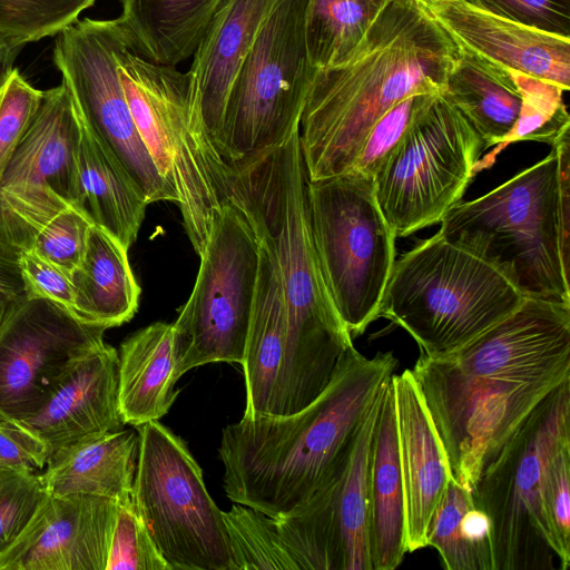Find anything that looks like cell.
I'll return each mask as SVG.
<instances>
[{
  "label": "cell",
  "mask_w": 570,
  "mask_h": 570,
  "mask_svg": "<svg viewBox=\"0 0 570 570\" xmlns=\"http://www.w3.org/2000/svg\"><path fill=\"white\" fill-rule=\"evenodd\" d=\"M117 504L89 494H47L0 552V570H106Z\"/></svg>",
  "instance_id": "cell-18"
},
{
  "label": "cell",
  "mask_w": 570,
  "mask_h": 570,
  "mask_svg": "<svg viewBox=\"0 0 570 570\" xmlns=\"http://www.w3.org/2000/svg\"><path fill=\"white\" fill-rule=\"evenodd\" d=\"M47 494L40 473L0 466V552L18 538Z\"/></svg>",
  "instance_id": "cell-41"
},
{
  "label": "cell",
  "mask_w": 570,
  "mask_h": 570,
  "mask_svg": "<svg viewBox=\"0 0 570 570\" xmlns=\"http://www.w3.org/2000/svg\"><path fill=\"white\" fill-rule=\"evenodd\" d=\"M96 0H0V36L22 46L57 36Z\"/></svg>",
  "instance_id": "cell-36"
},
{
  "label": "cell",
  "mask_w": 570,
  "mask_h": 570,
  "mask_svg": "<svg viewBox=\"0 0 570 570\" xmlns=\"http://www.w3.org/2000/svg\"><path fill=\"white\" fill-rule=\"evenodd\" d=\"M460 48L416 0H391L343 63L316 70L299 120L309 180L351 170L373 125L416 94H442Z\"/></svg>",
  "instance_id": "cell-2"
},
{
  "label": "cell",
  "mask_w": 570,
  "mask_h": 570,
  "mask_svg": "<svg viewBox=\"0 0 570 570\" xmlns=\"http://www.w3.org/2000/svg\"><path fill=\"white\" fill-rule=\"evenodd\" d=\"M76 316L106 328L130 321L138 309L140 287L126 249L102 228L90 227L82 262L72 274Z\"/></svg>",
  "instance_id": "cell-29"
},
{
  "label": "cell",
  "mask_w": 570,
  "mask_h": 570,
  "mask_svg": "<svg viewBox=\"0 0 570 570\" xmlns=\"http://www.w3.org/2000/svg\"><path fill=\"white\" fill-rule=\"evenodd\" d=\"M138 451L137 430L121 429L50 460L40 478L48 494L81 493L124 501L132 497Z\"/></svg>",
  "instance_id": "cell-27"
},
{
  "label": "cell",
  "mask_w": 570,
  "mask_h": 570,
  "mask_svg": "<svg viewBox=\"0 0 570 570\" xmlns=\"http://www.w3.org/2000/svg\"><path fill=\"white\" fill-rule=\"evenodd\" d=\"M222 0H126L121 18L135 52L160 65L189 58Z\"/></svg>",
  "instance_id": "cell-31"
},
{
  "label": "cell",
  "mask_w": 570,
  "mask_h": 570,
  "mask_svg": "<svg viewBox=\"0 0 570 570\" xmlns=\"http://www.w3.org/2000/svg\"><path fill=\"white\" fill-rule=\"evenodd\" d=\"M6 79H7V76L0 78V97H1V92L3 89L4 82H6Z\"/></svg>",
  "instance_id": "cell-49"
},
{
  "label": "cell",
  "mask_w": 570,
  "mask_h": 570,
  "mask_svg": "<svg viewBox=\"0 0 570 570\" xmlns=\"http://www.w3.org/2000/svg\"><path fill=\"white\" fill-rule=\"evenodd\" d=\"M446 570H493L491 523L473 503L471 491L453 479L428 534Z\"/></svg>",
  "instance_id": "cell-32"
},
{
  "label": "cell",
  "mask_w": 570,
  "mask_h": 570,
  "mask_svg": "<svg viewBox=\"0 0 570 570\" xmlns=\"http://www.w3.org/2000/svg\"><path fill=\"white\" fill-rule=\"evenodd\" d=\"M312 235L334 306L351 336L380 317L395 262L396 234L374 180L356 171L309 180Z\"/></svg>",
  "instance_id": "cell-8"
},
{
  "label": "cell",
  "mask_w": 570,
  "mask_h": 570,
  "mask_svg": "<svg viewBox=\"0 0 570 570\" xmlns=\"http://www.w3.org/2000/svg\"><path fill=\"white\" fill-rule=\"evenodd\" d=\"M49 460L47 444L20 422L0 420V466L41 473Z\"/></svg>",
  "instance_id": "cell-45"
},
{
  "label": "cell",
  "mask_w": 570,
  "mask_h": 570,
  "mask_svg": "<svg viewBox=\"0 0 570 570\" xmlns=\"http://www.w3.org/2000/svg\"><path fill=\"white\" fill-rule=\"evenodd\" d=\"M131 33L116 51L120 83L139 136L175 195L186 234L200 256L226 199L227 161L194 104L187 72L135 52Z\"/></svg>",
  "instance_id": "cell-6"
},
{
  "label": "cell",
  "mask_w": 570,
  "mask_h": 570,
  "mask_svg": "<svg viewBox=\"0 0 570 570\" xmlns=\"http://www.w3.org/2000/svg\"><path fill=\"white\" fill-rule=\"evenodd\" d=\"M223 519L232 570H298L274 517L233 503L228 511H223Z\"/></svg>",
  "instance_id": "cell-35"
},
{
  "label": "cell",
  "mask_w": 570,
  "mask_h": 570,
  "mask_svg": "<svg viewBox=\"0 0 570 570\" xmlns=\"http://www.w3.org/2000/svg\"><path fill=\"white\" fill-rule=\"evenodd\" d=\"M122 4L126 2V0H119Z\"/></svg>",
  "instance_id": "cell-50"
},
{
  "label": "cell",
  "mask_w": 570,
  "mask_h": 570,
  "mask_svg": "<svg viewBox=\"0 0 570 570\" xmlns=\"http://www.w3.org/2000/svg\"><path fill=\"white\" fill-rule=\"evenodd\" d=\"M391 0H306L304 37L316 71L346 61Z\"/></svg>",
  "instance_id": "cell-33"
},
{
  "label": "cell",
  "mask_w": 570,
  "mask_h": 570,
  "mask_svg": "<svg viewBox=\"0 0 570 570\" xmlns=\"http://www.w3.org/2000/svg\"><path fill=\"white\" fill-rule=\"evenodd\" d=\"M259 240V266L242 362L246 386L243 416L284 414L286 308L274 258Z\"/></svg>",
  "instance_id": "cell-24"
},
{
  "label": "cell",
  "mask_w": 570,
  "mask_h": 570,
  "mask_svg": "<svg viewBox=\"0 0 570 570\" xmlns=\"http://www.w3.org/2000/svg\"><path fill=\"white\" fill-rule=\"evenodd\" d=\"M382 389L364 417L347 462L307 501L277 517L285 544L311 569L373 570L370 463Z\"/></svg>",
  "instance_id": "cell-16"
},
{
  "label": "cell",
  "mask_w": 570,
  "mask_h": 570,
  "mask_svg": "<svg viewBox=\"0 0 570 570\" xmlns=\"http://www.w3.org/2000/svg\"><path fill=\"white\" fill-rule=\"evenodd\" d=\"M119 406L125 424L158 421L179 390L171 324L153 323L128 336L118 353Z\"/></svg>",
  "instance_id": "cell-26"
},
{
  "label": "cell",
  "mask_w": 570,
  "mask_h": 570,
  "mask_svg": "<svg viewBox=\"0 0 570 570\" xmlns=\"http://www.w3.org/2000/svg\"><path fill=\"white\" fill-rule=\"evenodd\" d=\"M193 292L174 333L176 374L215 362L242 364L259 266V240L245 214L225 199Z\"/></svg>",
  "instance_id": "cell-11"
},
{
  "label": "cell",
  "mask_w": 570,
  "mask_h": 570,
  "mask_svg": "<svg viewBox=\"0 0 570 570\" xmlns=\"http://www.w3.org/2000/svg\"><path fill=\"white\" fill-rule=\"evenodd\" d=\"M525 296L497 266L440 232L395 259L380 308L431 358L449 356Z\"/></svg>",
  "instance_id": "cell-5"
},
{
  "label": "cell",
  "mask_w": 570,
  "mask_h": 570,
  "mask_svg": "<svg viewBox=\"0 0 570 570\" xmlns=\"http://www.w3.org/2000/svg\"><path fill=\"white\" fill-rule=\"evenodd\" d=\"M417 2H420L421 4L425 6L428 3H431V2H435V1H446V0H416ZM466 1V0H465Z\"/></svg>",
  "instance_id": "cell-48"
},
{
  "label": "cell",
  "mask_w": 570,
  "mask_h": 570,
  "mask_svg": "<svg viewBox=\"0 0 570 570\" xmlns=\"http://www.w3.org/2000/svg\"><path fill=\"white\" fill-rule=\"evenodd\" d=\"M482 150L471 124L439 95L373 177L396 237L440 223L461 202Z\"/></svg>",
  "instance_id": "cell-12"
},
{
  "label": "cell",
  "mask_w": 570,
  "mask_h": 570,
  "mask_svg": "<svg viewBox=\"0 0 570 570\" xmlns=\"http://www.w3.org/2000/svg\"><path fill=\"white\" fill-rule=\"evenodd\" d=\"M401 458L407 552L428 547L434 515L452 479L445 450L410 368L391 377Z\"/></svg>",
  "instance_id": "cell-22"
},
{
  "label": "cell",
  "mask_w": 570,
  "mask_h": 570,
  "mask_svg": "<svg viewBox=\"0 0 570 570\" xmlns=\"http://www.w3.org/2000/svg\"><path fill=\"white\" fill-rule=\"evenodd\" d=\"M127 33L121 17L78 19L57 35L53 63L80 118L116 155L148 203H175L139 136L118 76L116 51Z\"/></svg>",
  "instance_id": "cell-14"
},
{
  "label": "cell",
  "mask_w": 570,
  "mask_h": 570,
  "mask_svg": "<svg viewBox=\"0 0 570 570\" xmlns=\"http://www.w3.org/2000/svg\"><path fill=\"white\" fill-rule=\"evenodd\" d=\"M521 95L518 119L511 131L492 151L479 159L474 174L490 168L510 144L538 141L554 146L569 136L570 116L563 101L564 90L556 83L510 70Z\"/></svg>",
  "instance_id": "cell-34"
},
{
  "label": "cell",
  "mask_w": 570,
  "mask_h": 570,
  "mask_svg": "<svg viewBox=\"0 0 570 570\" xmlns=\"http://www.w3.org/2000/svg\"><path fill=\"white\" fill-rule=\"evenodd\" d=\"M19 265L26 295L48 299L76 315L73 285L62 271L32 249L20 254Z\"/></svg>",
  "instance_id": "cell-44"
},
{
  "label": "cell",
  "mask_w": 570,
  "mask_h": 570,
  "mask_svg": "<svg viewBox=\"0 0 570 570\" xmlns=\"http://www.w3.org/2000/svg\"><path fill=\"white\" fill-rule=\"evenodd\" d=\"M543 511L561 570L570 567V441L550 458L543 481Z\"/></svg>",
  "instance_id": "cell-42"
},
{
  "label": "cell",
  "mask_w": 570,
  "mask_h": 570,
  "mask_svg": "<svg viewBox=\"0 0 570 570\" xmlns=\"http://www.w3.org/2000/svg\"><path fill=\"white\" fill-rule=\"evenodd\" d=\"M92 225L83 212L68 207L39 230L30 249L71 279L82 262Z\"/></svg>",
  "instance_id": "cell-39"
},
{
  "label": "cell",
  "mask_w": 570,
  "mask_h": 570,
  "mask_svg": "<svg viewBox=\"0 0 570 570\" xmlns=\"http://www.w3.org/2000/svg\"><path fill=\"white\" fill-rule=\"evenodd\" d=\"M391 377L381 393L370 463L373 570L397 568L407 552L404 485Z\"/></svg>",
  "instance_id": "cell-25"
},
{
  "label": "cell",
  "mask_w": 570,
  "mask_h": 570,
  "mask_svg": "<svg viewBox=\"0 0 570 570\" xmlns=\"http://www.w3.org/2000/svg\"><path fill=\"white\" fill-rule=\"evenodd\" d=\"M23 46L0 36V78L8 75L12 63Z\"/></svg>",
  "instance_id": "cell-47"
},
{
  "label": "cell",
  "mask_w": 570,
  "mask_h": 570,
  "mask_svg": "<svg viewBox=\"0 0 570 570\" xmlns=\"http://www.w3.org/2000/svg\"><path fill=\"white\" fill-rule=\"evenodd\" d=\"M118 352L105 343L79 361L47 402L20 423L36 433L52 460L73 446L122 429Z\"/></svg>",
  "instance_id": "cell-19"
},
{
  "label": "cell",
  "mask_w": 570,
  "mask_h": 570,
  "mask_svg": "<svg viewBox=\"0 0 570 570\" xmlns=\"http://www.w3.org/2000/svg\"><path fill=\"white\" fill-rule=\"evenodd\" d=\"M306 0H277L225 104L217 149L227 163L274 148L299 129L315 70L304 37Z\"/></svg>",
  "instance_id": "cell-9"
},
{
  "label": "cell",
  "mask_w": 570,
  "mask_h": 570,
  "mask_svg": "<svg viewBox=\"0 0 570 570\" xmlns=\"http://www.w3.org/2000/svg\"><path fill=\"white\" fill-rule=\"evenodd\" d=\"M80 137L79 115L66 83L61 81L43 90L39 109L4 173L0 191H53L85 213Z\"/></svg>",
  "instance_id": "cell-21"
},
{
  "label": "cell",
  "mask_w": 570,
  "mask_h": 570,
  "mask_svg": "<svg viewBox=\"0 0 570 570\" xmlns=\"http://www.w3.org/2000/svg\"><path fill=\"white\" fill-rule=\"evenodd\" d=\"M396 365L392 352L367 358L352 346L325 390L304 409L243 416L225 426L218 454L226 497L274 518L307 501L347 462L366 413Z\"/></svg>",
  "instance_id": "cell-3"
},
{
  "label": "cell",
  "mask_w": 570,
  "mask_h": 570,
  "mask_svg": "<svg viewBox=\"0 0 570 570\" xmlns=\"http://www.w3.org/2000/svg\"><path fill=\"white\" fill-rule=\"evenodd\" d=\"M106 330L24 294L0 324V420L33 415L79 361L105 345Z\"/></svg>",
  "instance_id": "cell-15"
},
{
  "label": "cell",
  "mask_w": 570,
  "mask_h": 570,
  "mask_svg": "<svg viewBox=\"0 0 570 570\" xmlns=\"http://www.w3.org/2000/svg\"><path fill=\"white\" fill-rule=\"evenodd\" d=\"M19 249L0 236V324L10 308L26 294Z\"/></svg>",
  "instance_id": "cell-46"
},
{
  "label": "cell",
  "mask_w": 570,
  "mask_h": 570,
  "mask_svg": "<svg viewBox=\"0 0 570 570\" xmlns=\"http://www.w3.org/2000/svg\"><path fill=\"white\" fill-rule=\"evenodd\" d=\"M136 430L132 498L170 570H232L223 511L186 443L158 421Z\"/></svg>",
  "instance_id": "cell-10"
},
{
  "label": "cell",
  "mask_w": 570,
  "mask_h": 570,
  "mask_svg": "<svg viewBox=\"0 0 570 570\" xmlns=\"http://www.w3.org/2000/svg\"><path fill=\"white\" fill-rule=\"evenodd\" d=\"M570 137L488 194L454 205L440 233L501 269L525 297L570 305Z\"/></svg>",
  "instance_id": "cell-4"
},
{
  "label": "cell",
  "mask_w": 570,
  "mask_h": 570,
  "mask_svg": "<svg viewBox=\"0 0 570 570\" xmlns=\"http://www.w3.org/2000/svg\"><path fill=\"white\" fill-rule=\"evenodd\" d=\"M568 441L570 379L530 412L471 489L491 523L493 570H561L542 493L548 462Z\"/></svg>",
  "instance_id": "cell-7"
},
{
  "label": "cell",
  "mask_w": 570,
  "mask_h": 570,
  "mask_svg": "<svg viewBox=\"0 0 570 570\" xmlns=\"http://www.w3.org/2000/svg\"><path fill=\"white\" fill-rule=\"evenodd\" d=\"M458 46L509 70L570 88V38L484 11L465 0L424 6Z\"/></svg>",
  "instance_id": "cell-20"
},
{
  "label": "cell",
  "mask_w": 570,
  "mask_h": 570,
  "mask_svg": "<svg viewBox=\"0 0 570 570\" xmlns=\"http://www.w3.org/2000/svg\"><path fill=\"white\" fill-rule=\"evenodd\" d=\"M226 198L271 252L286 308L284 414L313 402L352 347L312 235L299 129L283 144L227 163Z\"/></svg>",
  "instance_id": "cell-1"
},
{
  "label": "cell",
  "mask_w": 570,
  "mask_h": 570,
  "mask_svg": "<svg viewBox=\"0 0 570 570\" xmlns=\"http://www.w3.org/2000/svg\"><path fill=\"white\" fill-rule=\"evenodd\" d=\"M43 97V90L31 86L12 68L0 97V190L4 173L31 125Z\"/></svg>",
  "instance_id": "cell-40"
},
{
  "label": "cell",
  "mask_w": 570,
  "mask_h": 570,
  "mask_svg": "<svg viewBox=\"0 0 570 570\" xmlns=\"http://www.w3.org/2000/svg\"><path fill=\"white\" fill-rule=\"evenodd\" d=\"M441 94H416L390 108L371 128L350 171L374 177L413 124Z\"/></svg>",
  "instance_id": "cell-37"
},
{
  "label": "cell",
  "mask_w": 570,
  "mask_h": 570,
  "mask_svg": "<svg viewBox=\"0 0 570 570\" xmlns=\"http://www.w3.org/2000/svg\"><path fill=\"white\" fill-rule=\"evenodd\" d=\"M277 0H222L187 71L189 89L217 147L227 96Z\"/></svg>",
  "instance_id": "cell-23"
},
{
  "label": "cell",
  "mask_w": 570,
  "mask_h": 570,
  "mask_svg": "<svg viewBox=\"0 0 570 570\" xmlns=\"http://www.w3.org/2000/svg\"><path fill=\"white\" fill-rule=\"evenodd\" d=\"M79 119V171L85 213L94 225L129 249L138 236L148 199L116 155L80 116Z\"/></svg>",
  "instance_id": "cell-28"
},
{
  "label": "cell",
  "mask_w": 570,
  "mask_h": 570,
  "mask_svg": "<svg viewBox=\"0 0 570 570\" xmlns=\"http://www.w3.org/2000/svg\"><path fill=\"white\" fill-rule=\"evenodd\" d=\"M459 48L442 96L471 124L483 149L497 146L518 119L520 91L508 68Z\"/></svg>",
  "instance_id": "cell-30"
},
{
  "label": "cell",
  "mask_w": 570,
  "mask_h": 570,
  "mask_svg": "<svg viewBox=\"0 0 570 570\" xmlns=\"http://www.w3.org/2000/svg\"><path fill=\"white\" fill-rule=\"evenodd\" d=\"M411 371L445 450L452 479L470 491L521 422L563 382L474 376L445 358L421 353Z\"/></svg>",
  "instance_id": "cell-13"
},
{
  "label": "cell",
  "mask_w": 570,
  "mask_h": 570,
  "mask_svg": "<svg viewBox=\"0 0 570 570\" xmlns=\"http://www.w3.org/2000/svg\"><path fill=\"white\" fill-rule=\"evenodd\" d=\"M117 503L106 570H170L148 533L134 498Z\"/></svg>",
  "instance_id": "cell-38"
},
{
  "label": "cell",
  "mask_w": 570,
  "mask_h": 570,
  "mask_svg": "<svg viewBox=\"0 0 570 570\" xmlns=\"http://www.w3.org/2000/svg\"><path fill=\"white\" fill-rule=\"evenodd\" d=\"M466 1L495 16L570 38V0Z\"/></svg>",
  "instance_id": "cell-43"
},
{
  "label": "cell",
  "mask_w": 570,
  "mask_h": 570,
  "mask_svg": "<svg viewBox=\"0 0 570 570\" xmlns=\"http://www.w3.org/2000/svg\"><path fill=\"white\" fill-rule=\"evenodd\" d=\"M442 358L485 379L562 382L570 377V305L525 297L510 315Z\"/></svg>",
  "instance_id": "cell-17"
}]
</instances>
